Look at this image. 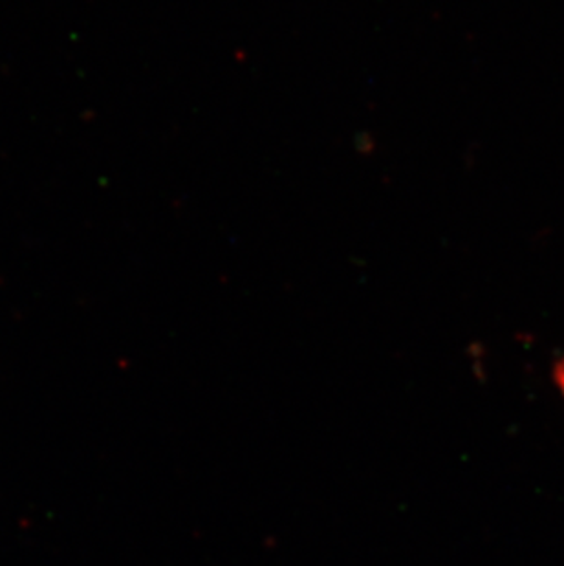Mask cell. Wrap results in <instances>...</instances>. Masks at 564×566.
<instances>
[{
	"label": "cell",
	"mask_w": 564,
	"mask_h": 566,
	"mask_svg": "<svg viewBox=\"0 0 564 566\" xmlns=\"http://www.w3.org/2000/svg\"><path fill=\"white\" fill-rule=\"evenodd\" d=\"M550 376H552V384H554L557 395L564 400V353H561L560 356L555 358L554 364H552V370H550Z\"/></svg>",
	"instance_id": "obj_1"
}]
</instances>
